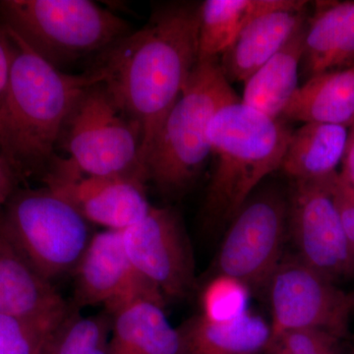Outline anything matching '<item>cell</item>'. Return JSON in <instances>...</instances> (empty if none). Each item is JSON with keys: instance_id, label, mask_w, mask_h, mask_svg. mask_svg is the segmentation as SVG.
<instances>
[{"instance_id": "3957f363", "label": "cell", "mask_w": 354, "mask_h": 354, "mask_svg": "<svg viewBox=\"0 0 354 354\" xmlns=\"http://www.w3.org/2000/svg\"><path fill=\"white\" fill-rule=\"evenodd\" d=\"M241 101L218 109L209 127L214 169L205 198L211 227L230 223L266 176L279 169L292 130Z\"/></svg>"}, {"instance_id": "8fae6325", "label": "cell", "mask_w": 354, "mask_h": 354, "mask_svg": "<svg viewBox=\"0 0 354 354\" xmlns=\"http://www.w3.org/2000/svg\"><path fill=\"white\" fill-rule=\"evenodd\" d=\"M43 181L90 225L104 230L123 232L143 220L153 207L144 181L127 176H90L68 158L55 156Z\"/></svg>"}, {"instance_id": "603a6c76", "label": "cell", "mask_w": 354, "mask_h": 354, "mask_svg": "<svg viewBox=\"0 0 354 354\" xmlns=\"http://www.w3.org/2000/svg\"><path fill=\"white\" fill-rule=\"evenodd\" d=\"M111 332L108 312L83 316L72 306L51 337L46 354H109Z\"/></svg>"}, {"instance_id": "484cf974", "label": "cell", "mask_w": 354, "mask_h": 354, "mask_svg": "<svg viewBox=\"0 0 354 354\" xmlns=\"http://www.w3.org/2000/svg\"><path fill=\"white\" fill-rule=\"evenodd\" d=\"M272 337L265 354H341V337L325 330H290Z\"/></svg>"}, {"instance_id": "e0dca14e", "label": "cell", "mask_w": 354, "mask_h": 354, "mask_svg": "<svg viewBox=\"0 0 354 354\" xmlns=\"http://www.w3.org/2000/svg\"><path fill=\"white\" fill-rule=\"evenodd\" d=\"M165 307L138 300L111 314L109 354H190L183 330L169 323Z\"/></svg>"}, {"instance_id": "f546056e", "label": "cell", "mask_w": 354, "mask_h": 354, "mask_svg": "<svg viewBox=\"0 0 354 354\" xmlns=\"http://www.w3.org/2000/svg\"><path fill=\"white\" fill-rule=\"evenodd\" d=\"M334 196L335 204H337L339 215H341L342 225H344V230H346V235H348L349 242H351L354 251V203L348 201V200L342 197L341 195L337 194L335 187Z\"/></svg>"}, {"instance_id": "ac0fdd59", "label": "cell", "mask_w": 354, "mask_h": 354, "mask_svg": "<svg viewBox=\"0 0 354 354\" xmlns=\"http://www.w3.org/2000/svg\"><path fill=\"white\" fill-rule=\"evenodd\" d=\"M309 17V16H308ZM306 20L272 58L247 79L241 102L274 120H281L299 88Z\"/></svg>"}, {"instance_id": "ffe728a7", "label": "cell", "mask_w": 354, "mask_h": 354, "mask_svg": "<svg viewBox=\"0 0 354 354\" xmlns=\"http://www.w3.org/2000/svg\"><path fill=\"white\" fill-rule=\"evenodd\" d=\"M281 120L351 127L354 122V67L326 72L305 81Z\"/></svg>"}, {"instance_id": "7402d4cb", "label": "cell", "mask_w": 354, "mask_h": 354, "mask_svg": "<svg viewBox=\"0 0 354 354\" xmlns=\"http://www.w3.org/2000/svg\"><path fill=\"white\" fill-rule=\"evenodd\" d=\"M278 0H206L199 7L198 62L216 59L256 16Z\"/></svg>"}, {"instance_id": "4fadbf2b", "label": "cell", "mask_w": 354, "mask_h": 354, "mask_svg": "<svg viewBox=\"0 0 354 354\" xmlns=\"http://www.w3.org/2000/svg\"><path fill=\"white\" fill-rule=\"evenodd\" d=\"M73 300L79 310L102 306L109 315L125 305L150 300L164 305L167 300L130 262L122 234L104 230L93 235L73 274Z\"/></svg>"}, {"instance_id": "4dcf8cb0", "label": "cell", "mask_w": 354, "mask_h": 354, "mask_svg": "<svg viewBox=\"0 0 354 354\" xmlns=\"http://www.w3.org/2000/svg\"><path fill=\"white\" fill-rule=\"evenodd\" d=\"M351 293H353V298H354V290H353V292H351Z\"/></svg>"}, {"instance_id": "1f68e13d", "label": "cell", "mask_w": 354, "mask_h": 354, "mask_svg": "<svg viewBox=\"0 0 354 354\" xmlns=\"http://www.w3.org/2000/svg\"><path fill=\"white\" fill-rule=\"evenodd\" d=\"M191 354V353H190Z\"/></svg>"}, {"instance_id": "6da1fadb", "label": "cell", "mask_w": 354, "mask_h": 354, "mask_svg": "<svg viewBox=\"0 0 354 354\" xmlns=\"http://www.w3.org/2000/svg\"><path fill=\"white\" fill-rule=\"evenodd\" d=\"M199 7L192 2L157 7L146 25L93 58L86 70L141 125L144 167L165 116L198 64Z\"/></svg>"}, {"instance_id": "5bb4252c", "label": "cell", "mask_w": 354, "mask_h": 354, "mask_svg": "<svg viewBox=\"0 0 354 354\" xmlns=\"http://www.w3.org/2000/svg\"><path fill=\"white\" fill-rule=\"evenodd\" d=\"M308 6L301 0H278L251 20L220 57L228 82H245L274 57L308 18Z\"/></svg>"}, {"instance_id": "9c48e42d", "label": "cell", "mask_w": 354, "mask_h": 354, "mask_svg": "<svg viewBox=\"0 0 354 354\" xmlns=\"http://www.w3.org/2000/svg\"><path fill=\"white\" fill-rule=\"evenodd\" d=\"M337 176L290 180L288 225L295 256L339 286L354 278V251L335 201Z\"/></svg>"}, {"instance_id": "277c9868", "label": "cell", "mask_w": 354, "mask_h": 354, "mask_svg": "<svg viewBox=\"0 0 354 354\" xmlns=\"http://www.w3.org/2000/svg\"><path fill=\"white\" fill-rule=\"evenodd\" d=\"M239 101L220 58L198 62L147 155L148 180L169 194L187 189L211 156L209 132L216 113Z\"/></svg>"}, {"instance_id": "7c38bea8", "label": "cell", "mask_w": 354, "mask_h": 354, "mask_svg": "<svg viewBox=\"0 0 354 354\" xmlns=\"http://www.w3.org/2000/svg\"><path fill=\"white\" fill-rule=\"evenodd\" d=\"M133 267L165 300L187 297L195 285V263L180 218L171 208L152 207L148 215L121 232Z\"/></svg>"}, {"instance_id": "ba28073f", "label": "cell", "mask_w": 354, "mask_h": 354, "mask_svg": "<svg viewBox=\"0 0 354 354\" xmlns=\"http://www.w3.org/2000/svg\"><path fill=\"white\" fill-rule=\"evenodd\" d=\"M288 195L276 187L255 191L230 223L215 260L214 274L266 288L283 260Z\"/></svg>"}, {"instance_id": "5b68a950", "label": "cell", "mask_w": 354, "mask_h": 354, "mask_svg": "<svg viewBox=\"0 0 354 354\" xmlns=\"http://www.w3.org/2000/svg\"><path fill=\"white\" fill-rule=\"evenodd\" d=\"M0 23L62 71L133 31L127 20L91 0H0Z\"/></svg>"}, {"instance_id": "7a4b0ae2", "label": "cell", "mask_w": 354, "mask_h": 354, "mask_svg": "<svg viewBox=\"0 0 354 354\" xmlns=\"http://www.w3.org/2000/svg\"><path fill=\"white\" fill-rule=\"evenodd\" d=\"M2 28L10 77L0 108V153L21 179L43 177L57 156L55 147L72 109L84 91L97 82L87 71L73 75L51 66Z\"/></svg>"}, {"instance_id": "52a82bcc", "label": "cell", "mask_w": 354, "mask_h": 354, "mask_svg": "<svg viewBox=\"0 0 354 354\" xmlns=\"http://www.w3.org/2000/svg\"><path fill=\"white\" fill-rule=\"evenodd\" d=\"M90 176H127L148 183L142 162L143 130L102 83L88 86L72 109L59 142Z\"/></svg>"}, {"instance_id": "4316f807", "label": "cell", "mask_w": 354, "mask_h": 354, "mask_svg": "<svg viewBox=\"0 0 354 354\" xmlns=\"http://www.w3.org/2000/svg\"><path fill=\"white\" fill-rule=\"evenodd\" d=\"M341 171L337 172L335 191L344 199L354 203V122L348 127V140L342 160Z\"/></svg>"}, {"instance_id": "83f0119b", "label": "cell", "mask_w": 354, "mask_h": 354, "mask_svg": "<svg viewBox=\"0 0 354 354\" xmlns=\"http://www.w3.org/2000/svg\"><path fill=\"white\" fill-rule=\"evenodd\" d=\"M20 180V176L13 169L12 165L0 153V208L19 188L18 184Z\"/></svg>"}, {"instance_id": "cb8c5ba5", "label": "cell", "mask_w": 354, "mask_h": 354, "mask_svg": "<svg viewBox=\"0 0 354 354\" xmlns=\"http://www.w3.org/2000/svg\"><path fill=\"white\" fill-rule=\"evenodd\" d=\"M250 288L223 274H214L203 290L201 314L209 322H225L243 315L248 310Z\"/></svg>"}, {"instance_id": "9a60e30c", "label": "cell", "mask_w": 354, "mask_h": 354, "mask_svg": "<svg viewBox=\"0 0 354 354\" xmlns=\"http://www.w3.org/2000/svg\"><path fill=\"white\" fill-rule=\"evenodd\" d=\"M71 304L0 230V314L60 322Z\"/></svg>"}, {"instance_id": "44dd1931", "label": "cell", "mask_w": 354, "mask_h": 354, "mask_svg": "<svg viewBox=\"0 0 354 354\" xmlns=\"http://www.w3.org/2000/svg\"><path fill=\"white\" fill-rule=\"evenodd\" d=\"M180 329L191 354H265L272 337L271 324L250 311L218 323L198 315Z\"/></svg>"}, {"instance_id": "2e32d148", "label": "cell", "mask_w": 354, "mask_h": 354, "mask_svg": "<svg viewBox=\"0 0 354 354\" xmlns=\"http://www.w3.org/2000/svg\"><path fill=\"white\" fill-rule=\"evenodd\" d=\"M354 59V0L316 1L307 20L302 74L306 80Z\"/></svg>"}, {"instance_id": "30bf717a", "label": "cell", "mask_w": 354, "mask_h": 354, "mask_svg": "<svg viewBox=\"0 0 354 354\" xmlns=\"http://www.w3.org/2000/svg\"><path fill=\"white\" fill-rule=\"evenodd\" d=\"M272 335L298 329L346 337L354 312L353 293L325 278L297 256L283 257L266 286Z\"/></svg>"}, {"instance_id": "d6986e66", "label": "cell", "mask_w": 354, "mask_h": 354, "mask_svg": "<svg viewBox=\"0 0 354 354\" xmlns=\"http://www.w3.org/2000/svg\"><path fill=\"white\" fill-rule=\"evenodd\" d=\"M348 128L306 122L292 131L279 169L290 180H316L334 176L341 164Z\"/></svg>"}, {"instance_id": "f1b7e54d", "label": "cell", "mask_w": 354, "mask_h": 354, "mask_svg": "<svg viewBox=\"0 0 354 354\" xmlns=\"http://www.w3.org/2000/svg\"><path fill=\"white\" fill-rule=\"evenodd\" d=\"M10 77V57L4 39L3 28L0 23V108L3 104Z\"/></svg>"}, {"instance_id": "d4e9b609", "label": "cell", "mask_w": 354, "mask_h": 354, "mask_svg": "<svg viewBox=\"0 0 354 354\" xmlns=\"http://www.w3.org/2000/svg\"><path fill=\"white\" fill-rule=\"evenodd\" d=\"M62 321L48 322L0 314V354H46Z\"/></svg>"}, {"instance_id": "8992f818", "label": "cell", "mask_w": 354, "mask_h": 354, "mask_svg": "<svg viewBox=\"0 0 354 354\" xmlns=\"http://www.w3.org/2000/svg\"><path fill=\"white\" fill-rule=\"evenodd\" d=\"M0 230L51 283L73 274L90 223L50 188H18L0 208Z\"/></svg>"}]
</instances>
